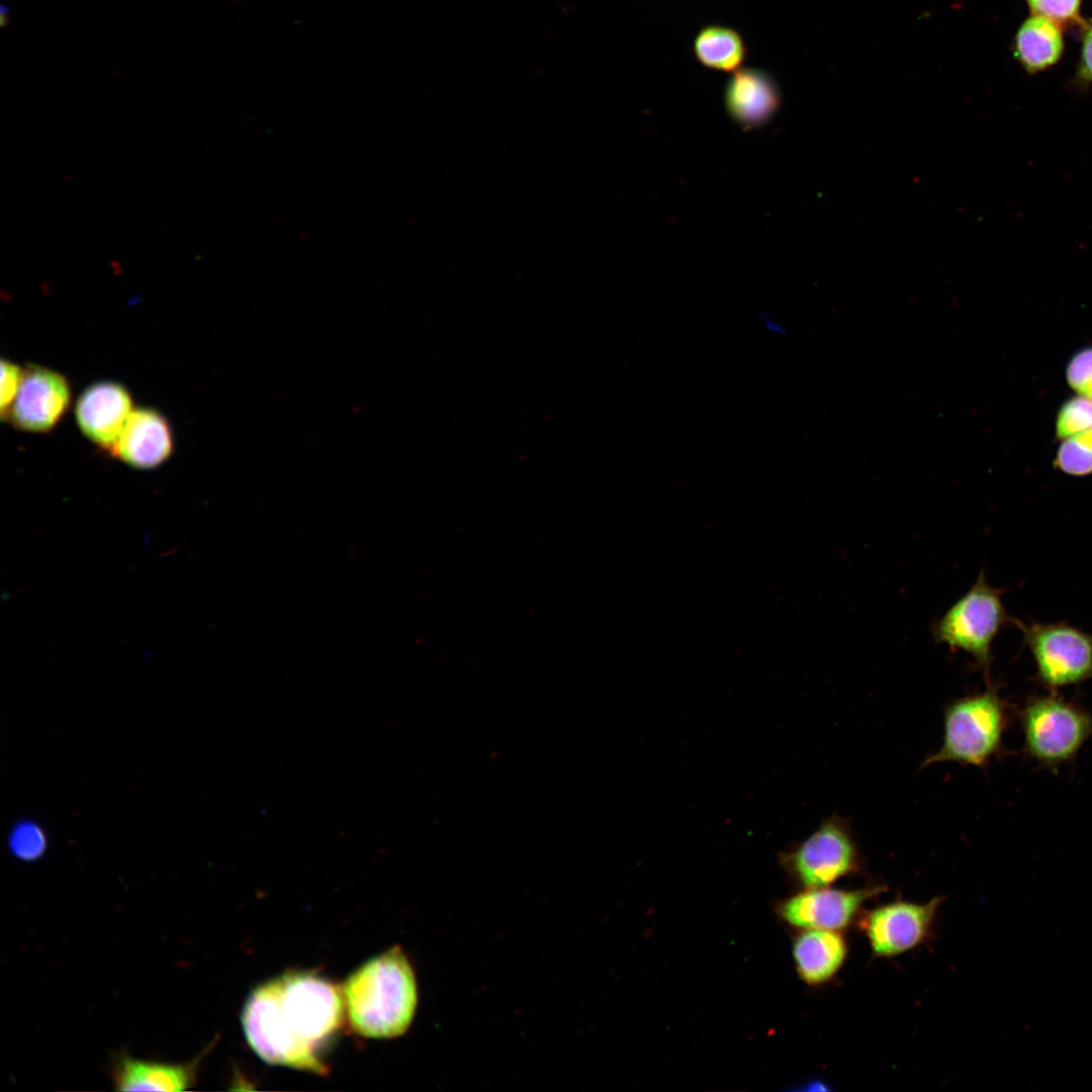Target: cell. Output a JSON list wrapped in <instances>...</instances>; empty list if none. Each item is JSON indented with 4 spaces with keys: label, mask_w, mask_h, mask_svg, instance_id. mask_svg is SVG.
I'll return each mask as SVG.
<instances>
[{
    "label": "cell",
    "mask_w": 1092,
    "mask_h": 1092,
    "mask_svg": "<svg viewBox=\"0 0 1092 1092\" xmlns=\"http://www.w3.org/2000/svg\"><path fill=\"white\" fill-rule=\"evenodd\" d=\"M344 1003L343 990L331 981L310 971H289L251 992L242 1026L266 1063L324 1074L318 1051L339 1029Z\"/></svg>",
    "instance_id": "6da1fadb"
},
{
    "label": "cell",
    "mask_w": 1092,
    "mask_h": 1092,
    "mask_svg": "<svg viewBox=\"0 0 1092 1092\" xmlns=\"http://www.w3.org/2000/svg\"><path fill=\"white\" fill-rule=\"evenodd\" d=\"M343 995L353 1029L372 1038L401 1035L412 1023L418 1002L413 969L398 946L351 974Z\"/></svg>",
    "instance_id": "7a4b0ae2"
},
{
    "label": "cell",
    "mask_w": 1092,
    "mask_h": 1092,
    "mask_svg": "<svg viewBox=\"0 0 1092 1092\" xmlns=\"http://www.w3.org/2000/svg\"><path fill=\"white\" fill-rule=\"evenodd\" d=\"M1007 723V704L994 687L952 702L944 711L941 746L922 766L953 761L984 767L1000 751Z\"/></svg>",
    "instance_id": "3957f363"
},
{
    "label": "cell",
    "mask_w": 1092,
    "mask_h": 1092,
    "mask_svg": "<svg viewBox=\"0 0 1092 1092\" xmlns=\"http://www.w3.org/2000/svg\"><path fill=\"white\" fill-rule=\"evenodd\" d=\"M1020 725L1025 753L1051 771L1073 760L1092 738L1091 713L1058 692L1029 698Z\"/></svg>",
    "instance_id": "277c9868"
},
{
    "label": "cell",
    "mask_w": 1092,
    "mask_h": 1092,
    "mask_svg": "<svg viewBox=\"0 0 1092 1092\" xmlns=\"http://www.w3.org/2000/svg\"><path fill=\"white\" fill-rule=\"evenodd\" d=\"M1002 593L987 582L982 571L974 585L932 624L934 640L968 653L988 672L995 637L1014 621L1005 610Z\"/></svg>",
    "instance_id": "5b68a950"
},
{
    "label": "cell",
    "mask_w": 1092,
    "mask_h": 1092,
    "mask_svg": "<svg viewBox=\"0 0 1092 1092\" xmlns=\"http://www.w3.org/2000/svg\"><path fill=\"white\" fill-rule=\"evenodd\" d=\"M1013 624L1034 660L1036 681L1050 692L1092 679V634L1066 622Z\"/></svg>",
    "instance_id": "8992f818"
},
{
    "label": "cell",
    "mask_w": 1092,
    "mask_h": 1092,
    "mask_svg": "<svg viewBox=\"0 0 1092 1092\" xmlns=\"http://www.w3.org/2000/svg\"><path fill=\"white\" fill-rule=\"evenodd\" d=\"M859 853L847 822L834 816L807 838L792 854L791 864L808 888H824L855 873Z\"/></svg>",
    "instance_id": "52a82bcc"
},
{
    "label": "cell",
    "mask_w": 1092,
    "mask_h": 1092,
    "mask_svg": "<svg viewBox=\"0 0 1092 1092\" xmlns=\"http://www.w3.org/2000/svg\"><path fill=\"white\" fill-rule=\"evenodd\" d=\"M71 401L67 378L50 368L29 365L23 369L17 395L7 419L14 427L32 433L52 430Z\"/></svg>",
    "instance_id": "ba28073f"
},
{
    "label": "cell",
    "mask_w": 1092,
    "mask_h": 1092,
    "mask_svg": "<svg viewBox=\"0 0 1092 1092\" xmlns=\"http://www.w3.org/2000/svg\"><path fill=\"white\" fill-rule=\"evenodd\" d=\"M939 903V898L925 904L894 902L871 911L863 928L874 952L892 957L919 944L928 933Z\"/></svg>",
    "instance_id": "9c48e42d"
},
{
    "label": "cell",
    "mask_w": 1092,
    "mask_h": 1092,
    "mask_svg": "<svg viewBox=\"0 0 1092 1092\" xmlns=\"http://www.w3.org/2000/svg\"><path fill=\"white\" fill-rule=\"evenodd\" d=\"M132 400L118 382L99 381L89 385L75 403V417L82 434L110 452L129 415Z\"/></svg>",
    "instance_id": "30bf717a"
},
{
    "label": "cell",
    "mask_w": 1092,
    "mask_h": 1092,
    "mask_svg": "<svg viewBox=\"0 0 1092 1092\" xmlns=\"http://www.w3.org/2000/svg\"><path fill=\"white\" fill-rule=\"evenodd\" d=\"M881 890V887L852 891L814 888L788 900L783 915L797 927L838 930L847 926L864 901Z\"/></svg>",
    "instance_id": "8fae6325"
},
{
    "label": "cell",
    "mask_w": 1092,
    "mask_h": 1092,
    "mask_svg": "<svg viewBox=\"0 0 1092 1092\" xmlns=\"http://www.w3.org/2000/svg\"><path fill=\"white\" fill-rule=\"evenodd\" d=\"M173 435L167 419L149 407L132 410L110 453L136 469H152L173 452Z\"/></svg>",
    "instance_id": "7c38bea8"
},
{
    "label": "cell",
    "mask_w": 1092,
    "mask_h": 1092,
    "mask_svg": "<svg viewBox=\"0 0 1092 1092\" xmlns=\"http://www.w3.org/2000/svg\"><path fill=\"white\" fill-rule=\"evenodd\" d=\"M724 100L730 116L749 128L765 123L775 115L781 104V93L767 71L741 67L730 76Z\"/></svg>",
    "instance_id": "4fadbf2b"
},
{
    "label": "cell",
    "mask_w": 1092,
    "mask_h": 1092,
    "mask_svg": "<svg viewBox=\"0 0 1092 1092\" xmlns=\"http://www.w3.org/2000/svg\"><path fill=\"white\" fill-rule=\"evenodd\" d=\"M201 1057L184 1064L147 1061L126 1053L112 1061L114 1089L118 1091H184L195 1084Z\"/></svg>",
    "instance_id": "5bb4252c"
},
{
    "label": "cell",
    "mask_w": 1092,
    "mask_h": 1092,
    "mask_svg": "<svg viewBox=\"0 0 1092 1092\" xmlns=\"http://www.w3.org/2000/svg\"><path fill=\"white\" fill-rule=\"evenodd\" d=\"M846 943L836 930L808 929L794 943V959L801 978L809 984L831 979L846 957Z\"/></svg>",
    "instance_id": "9a60e30c"
},
{
    "label": "cell",
    "mask_w": 1092,
    "mask_h": 1092,
    "mask_svg": "<svg viewBox=\"0 0 1092 1092\" xmlns=\"http://www.w3.org/2000/svg\"><path fill=\"white\" fill-rule=\"evenodd\" d=\"M1064 50V38L1060 24L1032 14L1019 27L1014 38V54L1023 68L1030 74L1043 71L1055 65Z\"/></svg>",
    "instance_id": "2e32d148"
},
{
    "label": "cell",
    "mask_w": 1092,
    "mask_h": 1092,
    "mask_svg": "<svg viewBox=\"0 0 1092 1092\" xmlns=\"http://www.w3.org/2000/svg\"><path fill=\"white\" fill-rule=\"evenodd\" d=\"M693 51L704 67L733 73L743 67L748 49L741 33L723 24H707L697 32Z\"/></svg>",
    "instance_id": "e0dca14e"
},
{
    "label": "cell",
    "mask_w": 1092,
    "mask_h": 1092,
    "mask_svg": "<svg viewBox=\"0 0 1092 1092\" xmlns=\"http://www.w3.org/2000/svg\"><path fill=\"white\" fill-rule=\"evenodd\" d=\"M1055 465L1069 475L1084 476L1091 474L1092 429L1066 438L1058 450Z\"/></svg>",
    "instance_id": "ac0fdd59"
},
{
    "label": "cell",
    "mask_w": 1092,
    "mask_h": 1092,
    "mask_svg": "<svg viewBox=\"0 0 1092 1092\" xmlns=\"http://www.w3.org/2000/svg\"><path fill=\"white\" fill-rule=\"evenodd\" d=\"M1092 429V399L1079 395L1060 408L1056 432L1061 439Z\"/></svg>",
    "instance_id": "d6986e66"
},
{
    "label": "cell",
    "mask_w": 1092,
    "mask_h": 1092,
    "mask_svg": "<svg viewBox=\"0 0 1092 1092\" xmlns=\"http://www.w3.org/2000/svg\"><path fill=\"white\" fill-rule=\"evenodd\" d=\"M9 848L19 859L31 861L39 858L47 848V838L41 828L32 822L18 823L8 838Z\"/></svg>",
    "instance_id": "ffe728a7"
},
{
    "label": "cell",
    "mask_w": 1092,
    "mask_h": 1092,
    "mask_svg": "<svg viewBox=\"0 0 1092 1092\" xmlns=\"http://www.w3.org/2000/svg\"><path fill=\"white\" fill-rule=\"evenodd\" d=\"M1067 380L1076 392L1092 399V347L1073 356L1067 367Z\"/></svg>",
    "instance_id": "44dd1931"
},
{
    "label": "cell",
    "mask_w": 1092,
    "mask_h": 1092,
    "mask_svg": "<svg viewBox=\"0 0 1092 1092\" xmlns=\"http://www.w3.org/2000/svg\"><path fill=\"white\" fill-rule=\"evenodd\" d=\"M1082 0H1026L1032 14L1046 17L1058 24L1079 18Z\"/></svg>",
    "instance_id": "7402d4cb"
},
{
    "label": "cell",
    "mask_w": 1092,
    "mask_h": 1092,
    "mask_svg": "<svg viewBox=\"0 0 1092 1092\" xmlns=\"http://www.w3.org/2000/svg\"><path fill=\"white\" fill-rule=\"evenodd\" d=\"M23 370L9 360H1L0 412L1 418H7L9 410L17 395Z\"/></svg>",
    "instance_id": "603a6c76"
},
{
    "label": "cell",
    "mask_w": 1092,
    "mask_h": 1092,
    "mask_svg": "<svg viewBox=\"0 0 1092 1092\" xmlns=\"http://www.w3.org/2000/svg\"><path fill=\"white\" fill-rule=\"evenodd\" d=\"M1076 81L1081 87L1088 86L1092 83V23L1086 28L1082 39L1081 56Z\"/></svg>",
    "instance_id": "cb8c5ba5"
},
{
    "label": "cell",
    "mask_w": 1092,
    "mask_h": 1092,
    "mask_svg": "<svg viewBox=\"0 0 1092 1092\" xmlns=\"http://www.w3.org/2000/svg\"><path fill=\"white\" fill-rule=\"evenodd\" d=\"M761 320H762L764 328L768 332H770L772 334H777V335H785L786 334L785 327L782 324L778 323L777 321L770 318L767 315H761Z\"/></svg>",
    "instance_id": "d4e9b609"
},
{
    "label": "cell",
    "mask_w": 1092,
    "mask_h": 1092,
    "mask_svg": "<svg viewBox=\"0 0 1092 1092\" xmlns=\"http://www.w3.org/2000/svg\"><path fill=\"white\" fill-rule=\"evenodd\" d=\"M11 22V10L8 6L2 4L0 6V26L2 28L8 27Z\"/></svg>",
    "instance_id": "484cf974"
}]
</instances>
